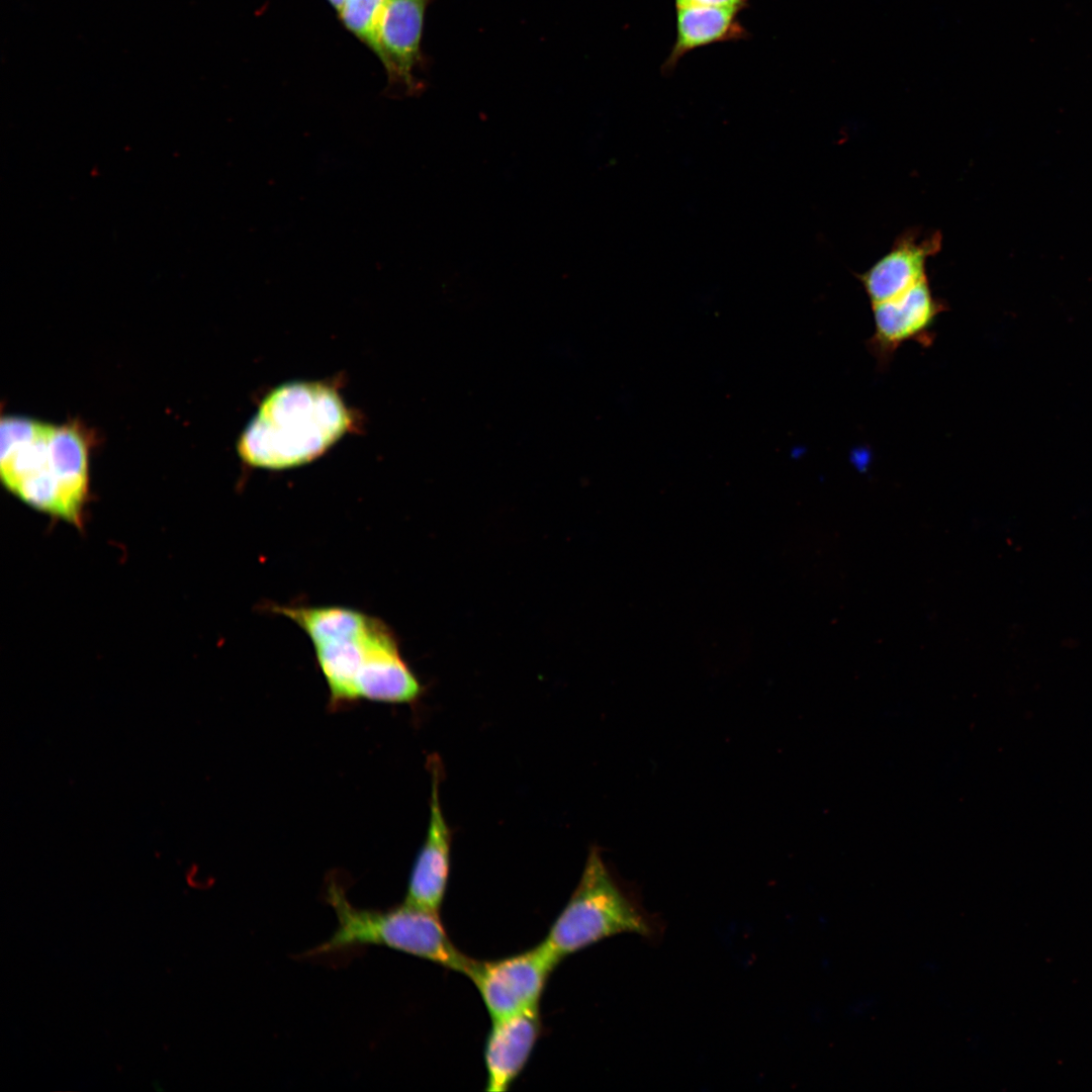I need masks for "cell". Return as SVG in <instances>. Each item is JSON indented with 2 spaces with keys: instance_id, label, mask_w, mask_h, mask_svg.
Masks as SVG:
<instances>
[{
  "instance_id": "cell-1",
  "label": "cell",
  "mask_w": 1092,
  "mask_h": 1092,
  "mask_svg": "<svg viewBox=\"0 0 1092 1092\" xmlns=\"http://www.w3.org/2000/svg\"><path fill=\"white\" fill-rule=\"evenodd\" d=\"M266 607L307 635L332 708L360 699L412 704L422 696L423 686L403 658L396 633L380 618L341 606Z\"/></svg>"
},
{
  "instance_id": "cell-2",
  "label": "cell",
  "mask_w": 1092,
  "mask_h": 1092,
  "mask_svg": "<svg viewBox=\"0 0 1092 1092\" xmlns=\"http://www.w3.org/2000/svg\"><path fill=\"white\" fill-rule=\"evenodd\" d=\"M88 444L81 429L19 417L1 421V478L30 507L78 524L88 492Z\"/></svg>"
},
{
  "instance_id": "cell-3",
  "label": "cell",
  "mask_w": 1092,
  "mask_h": 1092,
  "mask_svg": "<svg viewBox=\"0 0 1092 1092\" xmlns=\"http://www.w3.org/2000/svg\"><path fill=\"white\" fill-rule=\"evenodd\" d=\"M352 424L351 413L332 386L288 382L265 396L237 449L253 467L287 469L321 456Z\"/></svg>"
},
{
  "instance_id": "cell-4",
  "label": "cell",
  "mask_w": 1092,
  "mask_h": 1092,
  "mask_svg": "<svg viewBox=\"0 0 1092 1092\" xmlns=\"http://www.w3.org/2000/svg\"><path fill=\"white\" fill-rule=\"evenodd\" d=\"M325 899L335 911L338 926L329 939L308 951V957L377 945L428 960L465 976L472 968L474 960L453 944L438 912L405 902L387 910L358 908L334 878L327 884Z\"/></svg>"
},
{
  "instance_id": "cell-5",
  "label": "cell",
  "mask_w": 1092,
  "mask_h": 1092,
  "mask_svg": "<svg viewBox=\"0 0 1092 1092\" xmlns=\"http://www.w3.org/2000/svg\"><path fill=\"white\" fill-rule=\"evenodd\" d=\"M635 933L654 938L658 924L592 848L580 880L543 942L562 961L605 938Z\"/></svg>"
},
{
  "instance_id": "cell-6",
  "label": "cell",
  "mask_w": 1092,
  "mask_h": 1092,
  "mask_svg": "<svg viewBox=\"0 0 1092 1092\" xmlns=\"http://www.w3.org/2000/svg\"><path fill=\"white\" fill-rule=\"evenodd\" d=\"M561 961L542 941L524 952L474 961L467 977L476 986L491 1020L538 1008L550 974Z\"/></svg>"
},
{
  "instance_id": "cell-7",
  "label": "cell",
  "mask_w": 1092,
  "mask_h": 1092,
  "mask_svg": "<svg viewBox=\"0 0 1092 1092\" xmlns=\"http://www.w3.org/2000/svg\"><path fill=\"white\" fill-rule=\"evenodd\" d=\"M945 308V303L932 293L927 278L894 298L872 304L874 333L867 342L868 349L884 367L906 342L929 347L934 339L933 326Z\"/></svg>"
},
{
  "instance_id": "cell-8",
  "label": "cell",
  "mask_w": 1092,
  "mask_h": 1092,
  "mask_svg": "<svg viewBox=\"0 0 1092 1092\" xmlns=\"http://www.w3.org/2000/svg\"><path fill=\"white\" fill-rule=\"evenodd\" d=\"M433 0H386L381 16L378 58L390 86L416 95L424 84L415 73L425 65L422 37L425 14Z\"/></svg>"
},
{
  "instance_id": "cell-9",
  "label": "cell",
  "mask_w": 1092,
  "mask_h": 1092,
  "mask_svg": "<svg viewBox=\"0 0 1092 1092\" xmlns=\"http://www.w3.org/2000/svg\"><path fill=\"white\" fill-rule=\"evenodd\" d=\"M428 768L431 776L428 830L415 860L403 902L439 913L448 884L452 834L440 802L443 766L438 755L429 756Z\"/></svg>"
},
{
  "instance_id": "cell-10",
  "label": "cell",
  "mask_w": 1092,
  "mask_h": 1092,
  "mask_svg": "<svg viewBox=\"0 0 1092 1092\" xmlns=\"http://www.w3.org/2000/svg\"><path fill=\"white\" fill-rule=\"evenodd\" d=\"M940 248L938 232L912 229L897 237L890 251L857 275L871 304L894 298L926 279L927 260Z\"/></svg>"
},
{
  "instance_id": "cell-11",
  "label": "cell",
  "mask_w": 1092,
  "mask_h": 1092,
  "mask_svg": "<svg viewBox=\"0 0 1092 1092\" xmlns=\"http://www.w3.org/2000/svg\"><path fill=\"white\" fill-rule=\"evenodd\" d=\"M539 1007L492 1020L484 1049L486 1091H507L528 1062L541 1033Z\"/></svg>"
},
{
  "instance_id": "cell-12",
  "label": "cell",
  "mask_w": 1092,
  "mask_h": 1092,
  "mask_svg": "<svg viewBox=\"0 0 1092 1092\" xmlns=\"http://www.w3.org/2000/svg\"><path fill=\"white\" fill-rule=\"evenodd\" d=\"M739 13L725 7H675V38L662 64L663 72H672L681 59L695 50L749 37L739 20Z\"/></svg>"
},
{
  "instance_id": "cell-13",
  "label": "cell",
  "mask_w": 1092,
  "mask_h": 1092,
  "mask_svg": "<svg viewBox=\"0 0 1092 1092\" xmlns=\"http://www.w3.org/2000/svg\"><path fill=\"white\" fill-rule=\"evenodd\" d=\"M386 0H345L338 11L343 25L377 57L379 26Z\"/></svg>"
},
{
  "instance_id": "cell-14",
  "label": "cell",
  "mask_w": 1092,
  "mask_h": 1092,
  "mask_svg": "<svg viewBox=\"0 0 1092 1092\" xmlns=\"http://www.w3.org/2000/svg\"><path fill=\"white\" fill-rule=\"evenodd\" d=\"M750 0H674L675 7L712 6L725 7L741 12L749 6Z\"/></svg>"
},
{
  "instance_id": "cell-15",
  "label": "cell",
  "mask_w": 1092,
  "mask_h": 1092,
  "mask_svg": "<svg viewBox=\"0 0 1092 1092\" xmlns=\"http://www.w3.org/2000/svg\"><path fill=\"white\" fill-rule=\"evenodd\" d=\"M328 1L335 8V10L338 12L340 10V8L342 7L345 0H328Z\"/></svg>"
}]
</instances>
